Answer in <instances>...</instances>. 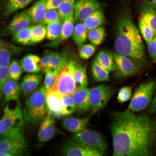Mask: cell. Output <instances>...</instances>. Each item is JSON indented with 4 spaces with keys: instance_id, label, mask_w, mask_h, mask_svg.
<instances>
[{
    "instance_id": "cell-1",
    "label": "cell",
    "mask_w": 156,
    "mask_h": 156,
    "mask_svg": "<svg viewBox=\"0 0 156 156\" xmlns=\"http://www.w3.org/2000/svg\"><path fill=\"white\" fill-rule=\"evenodd\" d=\"M114 156H148L156 146V117L127 110L112 114Z\"/></svg>"
},
{
    "instance_id": "cell-2",
    "label": "cell",
    "mask_w": 156,
    "mask_h": 156,
    "mask_svg": "<svg viewBox=\"0 0 156 156\" xmlns=\"http://www.w3.org/2000/svg\"><path fill=\"white\" fill-rule=\"evenodd\" d=\"M114 44L116 53L126 56L139 66L145 62L144 47L138 30L127 13L119 17Z\"/></svg>"
},
{
    "instance_id": "cell-3",
    "label": "cell",
    "mask_w": 156,
    "mask_h": 156,
    "mask_svg": "<svg viewBox=\"0 0 156 156\" xmlns=\"http://www.w3.org/2000/svg\"><path fill=\"white\" fill-rule=\"evenodd\" d=\"M46 90L44 85L42 86L26 99L23 112L24 120L28 123L36 124L47 115L48 110L46 101Z\"/></svg>"
},
{
    "instance_id": "cell-4",
    "label": "cell",
    "mask_w": 156,
    "mask_h": 156,
    "mask_svg": "<svg viewBox=\"0 0 156 156\" xmlns=\"http://www.w3.org/2000/svg\"><path fill=\"white\" fill-rule=\"evenodd\" d=\"M25 120L23 110L18 101L14 107L6 105L0 122L1 137H8L24 135L23 128Z\"/></svg>"
},
{
    "instance_id": "cell-5",
    "label": "cell",
    "mask_w": 156,
    "mask_h": 156,
    "mask_svg": "<svg viewBox=\"0 0 156 156\" xmlns=\"http://www.w3.org/2000/svg\"><path fill=\"white\" fill-rule=\"evenodd\" d=\"M156 88V82L150 80L139 85L135 90L127 110L132 112L142 111L151 102Z\"/></svg>"
},
{
    "instance_id": "cell-6",
    "label": "cell",
    "mask_w": 156,
    "mask_h": 156,
    "mask_svg": "<svg viewBox=\"0 0 156 156\" xmlns=\"http://www.w3.org/2000/svg\"><path fill=\"white\" fill-rule=\"evenodd\" d=\"M74 61L68 60L60 69L55 77L54 86L63 96L71 95L76 88L74 78Z\"/></svg>"
},
{
    "instance_id": "cell-7",
    "label": "cell",
    "mask_w": 156,
    "mask_h": 156,
    "mask_svg": "<svg viewBox=\"0 0 156 156\" xmlns=\"http://www.w3.org/2000/svg\"><path fill=\"white\" fill-rule=\"evenodd\" d=\"M71 139L98 150L103 154L107 146L104 137L98 132L91 129H85L75 133Z\"/></svg>"
},
{
    "instance_id": "cell-8",
    "label": "cell",
    "mask_w": 156,
    "mask_h": 156,
    "mask_svg": "<svg viewBox=\"0 0 156 156\" xmlns=\"http://www.w3.org/2000/svg\"><path fill=\"white\" fill-rule=\"evenodd\" d=\"M113 90L104 84L92 88L90 90V108L95 112L103 108L113 94Z\"/></svg>"
},
{
    "instance_id": "cell-9",
    "label": "cell",
    "mask_w": 156,
    "mask_h": 156,
    "mask_svg": "<svg viewBox=\"0 0 156 156\" xmlns=\"http://www.w3.org/2000/svg\"><path fill=\"white\" fill-rule=\"evenodd\" d=\"M26 148L27 144L25 137H0L1 156H22L25 154Z\"/></svg>"
},
{
    "instance_id": "cell-10",
    "label": "cell",
    "mask_w": 156,
    "mask_h": 156,
    "mask_svg": "<svg viewBox=\"0 0 156 156\" xmlns=\"http://www.w3.org/2000/svg\"><path fill=\"white\" fill-rule=\"evenodd\" d=\"M102 6L101 3L97 0H75L74 9L75 22H83Z\"/></svg>"
},
{
    "instance_id": "cell-11",
    "label": "cell",
    "mask_w": 156,
    "mask_h": 156,
    "mask_svg": "<svg viewBox=\"0 0 156 156\" xmlns=\"http://www.w3.org/2000/svg\"><path fill=\"white\" fill-rule=\"evenodd\" d=\"M31 22L30 17L27 11L18 14L2 31V37L12 36L18 32L29 27Z\"/></svg>"
},
{
    "instance_id": "cell-12",
    "label": "cell",
    "mask_w": 156,
    "mask_h": 156,
    "mask_svg": "<svg viewBox=\"0 0 156 156\" xmlns=\"http://www.w3.org/2000/svg\"><path fill=\"white\" fill-rule=\"evenodd\" d=\"M63 153L67 156H101L103 153L94 148L70 140L62 147Z\"/></svg>"
},
{
    "instance_id": "cell-13",
    "label": "cell",
    "mask_w": 156,
    "mask_h": 156,
    "mask_svg": "<svg viewBox=\"0 0 156 156\" xmlns=\"http://www.w3.org/2000/svg\"><path fill=\"white\" fill-rule=\"evenodd\" d=\"M63 96L54 85L49 90H46L45 96L48 112L55 118L65 116L61 103Z\"/></svg>"
},
{
    "instance_id": "cell-14",
    "label": "cell",
    "mask_w": 156,
    "mask_h": 156,
    "mask_svg": "<svg viewBox=\"0 0 156 156\" xmlns=\"http://www.w3.org/2000/svg\"><path fill=\"white\" fill-rule=\"evenodd\" d=\"M118 76L126 77L136 73L139 66L129 57L116 53L113 54Z\"/></svg>"
},
{
    "instance_id": "cell-15",
    "label": "cell",
    "mask_w": 156,
    "mask_h": 156,
    "mask_svg": "<svg viewBox=\"0 0 156 156\" xmlns=\"http://www.w3.org/2000/svg\"><path fill=\"white\" fill-rule=\"evenodd\" d=\"M55 119L47 112V115L42 120L38 134V140L40 143H44L48 142L58 133Z\"/></svg>"
},
{
    "instance_id": "cell-16",
    "label": "cell",
    "mask_w": 156,
    "mask_h": 156,
    "mask_svg": "<svg viewBox=\"0 0 156 156\" xmlns=\"http://www.w3.org/2000/svg\"><path fill=\"white\" fill-rule=\"evenodd\" d=\"M90 90L87 87H76L72 94L76 110L83 113L90 108Z\"/></svg>"
},
{
    "instance_id": "cell-17",
    "label": "cell",
    "mask_w": 156,
    "mask_h": 156,
    "mask_svg": "<svg viewBox=\"0 0 156 156\" xmlns=\"http://www.w3.org/2000/svg\"><path fill=\"white\" fill-rule=\"evenodd\" d=\"M23 50L21 47L1 39L0 43V66H8L11 57L20 54Z\"/></svg>"
},
{
    "instance_id": "cell-18",
    "label": "cell",
    "mask_w": 156,
    "mask_h": 156,
    "mask_svg": "<svg viewBox=\"0 0 156 156\" xmlns=\"http://www.w3.org/2000/svg\"><path fill=\"white\" fill-rule=\"evenodd\" d=\"M21 92L20 84L10 77L3 85L0 91L1 95L4 94L5 102L18 101Z\"/></svg>"
},
{
    "instance_id": "cell-19",
    "label": "cell",
    "mask_w": 156,
    "mask_h": 156,
    "mask_svg": "<svg viewBox=\"0 0 156 156\" xmlns=\"http://www.w3.org/2000/svg\"><path fill=\"white\" fill-rule=\"evenodd\" d=\"M42 75L28 74L24 76L20 84L21 92L24 96L29 95L34 91L41 82Z\"/></svg>"
},
{
    "instance_id": "cell-20",
    "label": "cell",
    "mask_w": 156,
    "mask_h": 156,
    "mask_svg": "<svg viewBox=\"0 0 156 156\" xmlns=\"http://www.w3.org/2000/svg\"><path fill=\"white\" fill-rule=\"evenodd\" d=\"M90 118V116L82 118L73 117H65L62 120V124L64 128L66 130L77 133L86 129Z\"/></svg>"
},
{
    "instance_id": "cell-21",
    "label": "cell",
    "mask_w": 156,
    "mask_h": 156,
    "mask_svg": "<svg viewBox=\"0 0 156 156\" xmlns=\"http://www.w3.org/2000/svg\"><path fill=\"white\" fill-rule=\"evenodd\" d=\"M48 0H38L27 11L32 22L35 24L41 23L47 10Z\"/></svg>"
},
{
    "instance_id": "cell-22",
    "label": "cell",
    "mask_w": 156,
    "mask_h": 156,
    "mask_svg": "<svg viewBox=\"0 0 156 156\" xmlns=\"http://www.w3.org/2000/svg\"><path fill=\"white\" fill-rule=\"evenodd\" d=\"M62 21L61 19L47 25V38L52 41L49 45L57 47L61 42L60 37Z\"/></svg>"
},
{
    "instance_id": "cell-23",
    "label": "cell",
    "mask_w": 156,
    "mask_h": 156,
    "mask_svg": "<svg viewBox=\"0 0 156 156\" xmlns=\"http://www.w3.org/2000/svg\"><path fill=\"white\" fill-rule=\"evenodd\" d=\"M40 59L38 56L29 54L24 56L20 60V64L24 71L36 73L41 70Z\"/></svg>"
},
{
    "instance_id": "cell-24",
    "label": "cell",
    "mask_w": 156,
    "mask_h": 156,
    "mask_svg": "<svg viewBox=\"0 0 156 156\" xmlns=\"http://www.w3.org/2000/svg\"><path fill=\"white\" fill-rule=\"evenodd\" d=\"M105 21L103 13L100 8L94 10L83 22L88 31L103 24Z\"/></svg>"
},
{
    "instance_id": "cell-25",
    "label": "cell",
    "mask_w": 156,
    "mask_h": 156,
    "mask_svg": "<svg viewBox=\"0 0 156 156\" xmlns=\"http://www.w3.org/2000/svg\"><path fill=\"white\" fill-rule=\"evenodd\" d=\"M96 60L100 64L109 71L116 70V66L113 54L109 51L102 50L97 54Z\"/></svg>"
},
{
    "instance_id": "cell-26",
    "label": "cell",
    "mask_w": 156,
    "mask_h": 156,
    "mask_svg": "<svg viewBox=\"0 0 156 156\" xmlns=\"http://www.w3.org/2000/svg\"><path fill=\"white\" fill-rule=\"evenodd\" d=\"M75 22L74 12L73 10L62 21L60 38L61 42L68 39L72 35L75 27Z\"/></svg>"
},
{
    "instance_id": "cell-27",
    "label": "cell",
    "mask_w": 156,
    "mask_h": 156,
    "mask_svg": "<svg viewBox=\"0 0 156 156\" xmlns=\"http://www.w3.org/2000/svg\"><path fill=\"white\" fill-rule=\"evenodd\" d=\"M88 31L83 22H77L75 25L72 35L73 39L79 47H81L86 42Z\"/></svg>"
},
{
    "instance_id": "cell-28",
    "label": "cell",
    "mask_w": 156,
    "mask_h": 156,
    "mask_svg": "<svg viewBox=\"0 0 156 156\" xmlns=\"http://www.w3.org/2000/svg\"><path fill=\"white\" fill-rule=\"evenodd\" d=\"M74 78L76 87H87L88 81L85 68L75 60Z\"/></svg>"
},
{
    "instance_id": "cell-29",
    "label": "cell",
    "mask_w": 156,
    "mask_h": 156,
    "mask_svg": "<svg viewBox=\"0 0 156 156\" xmlns=\"http://www.w3.org/2000/svg\"><path fill=\"white\" fill-rule=\"evenodd\" d=\"M34 0H7L5 7V13L9 16L18 10L23 8Z\"/></svg>"
},
{
    "instance_id": "cell-30",
    "label": "cell",
    "mask_w": 156,
    "mask_h": 156,
    "mask_svg": "<svg viewBox=\"0 0 156 156\" xmlns=\"http://www.w3.org/2000/svg\"><path fill=\"white\" fill-rule=\"evenodd\" d=\"M91 70L93 77L96 81H104L109 80V71L101 66L96 59L92 62Z\"/></svg>"
},
{
    "instance_id": "cell-31",
    "label": "cell",
    "mask_w": 156,
    "mask_h": 156,
    "mask_svg": "<svg viewBox=\"0 0 156 156\" xmlns=\"http://www.w3.org/2000/svg\"><path fill=\"white\" fill-rule=\"evenodd\" d=\"M45 25L41 23L30 27L31 40L33 44L41 41L46 37Z\"/></svg>"
},
{
    "instance_id": "cell-32",
    "label": "cell",
    "mask_w": 156,
    "mask_h": 156,
    "mask_svg": "<svg viewBox=\"0 0 156 156\" xmlns=\"http://www.w3.org/2000/svg\"><path fill=\"white\" fill-rule=\"evenodd\" d=\"M12 36V39L17 43L23 45L33 44L31 40L30 27L23 29Z\"/></svg>"
},
{
    "instance_id": "cell-33",
    "label": "cell",
    "mask_w": 156,
    "mask_h": 156,
    "mask_svg": "<svg viewBox=\"0 0 156 156\" xmlns=\"http://www.w3.org/2000/svg\"><path fill=\"white\" fill-rule=\"evenodd\" d=\"M105 35V28L101 26L90 31L88 33V37L92 44L97 46L100 44L104 40Z\"/></svg>"
},
{
    "instance_id": "cell-34",
    "label": "cell",
    "mask_w": 156,
    "mask_h": 156,
    "mask_svg": "<svg viewBox=\"0 0 156 156\" xmlns=\"http://www.w3.org/2000/svg\"><path fill=\"white\" fill-rule=\"evenodd\" d=\"M75 0H62L57 9L62 21L74 10Z\"/></svg>"
},
{
    "instance_id": "cell-35",
    "label": "cell",
    "mask_w": 156,
    "mask_h": 156,
    "mask_svg": "<svg viewBox=\"0 0 156 156\" xmlns=\"http://www.w3.org/2000/svg\"><path fill=\"white\" fill-rule=\"evenodd\" d=\"M139 26L141 34L147 44L154 37L151 28L147 24L141 17L139 20Z\"/></svg>"
},
{
    "instance_id": "cell-36",
    "label": "cell",
    "mask_w": 156,
    "mask_h": 156,
    "mask_svg": "<svg viewBox=\"0 0 156 156\" xmlns=\"http://www.w3.org/2000/svg\"><path fill=\"white\" fill-rule=\"evenodd\" d=\"M61 103L65 116L71 114L76 110L75 105L71 95L63 96Z\"/></svg>"
},
{
    "instance_id": "cell-37",
    "label": "cell",
    "mask_w": 156,
    "mask_h": 156,
    "mask_svg": "<svg viewBox=\"0 0 156 156\" xmlns=\"http://www.w3.org/2000/svg\"><path fill=\"white\" fill-rule=\"evenodd\" d=\"M144 21L152 29L154 36H156V12L151 10L144 12L141 16Z\"/></svg>"
},
{
    "instance_id": "cell-38",
    "label": "cell",
    "mask_w": 156,
    "mask_h": 156,
    "mask_svg": "<svg viewBox=\"0 0 156 156\" xmlns=\"http://www.w3.org/2000/svg\"><path fill=\"white\" fill-rule=\"evenodd\" d=\"M23 69L20 64L15 60H13L8 67L10 77L16 81L19 80L22 73Z\"/></svg>"
},
{
    "instance_id": "cell-39",
    "label": "cell",
    "mask_w": 156,
    "mask_h": 156,
    "mask_svg": "<svg viewBox=\"0 0 156 156\" xmlns=\"http://www.w3.org/2000/svg\"><path fill=\"white\" fill-rule=\"evenodd\" d=\"M60 19V16L57 9H47L42 23L47 25Z\"/></svg>"
},
{
    "instance_id": "cell-40",
    "label": "cell",
    "mask_w": 156,
    "mask_h": 156,
    "mask_svg": "<svg viewBox=\"0 0 156 156\" xmlns=\"http://www.w3.org/2000/svg\"><path fill=\"white\" fill-rule=\"evenodd\" d=\"M96 50L95 45L92 43L86 44L80 47L79 55L82 59L86 60L93 55Z\"/></svg>"
},
{
    "instance_id": "cell-41",
    "label": "cell",
    "mask_w": 156,
    "mask_h": 156,
    "mask_svg": "<svg viewBox=\"0 0 156 156\" xmlns=\"http://www.w3.org/2000/svg\"><path fill=\"white\" fill-rule=\"evenodd\" d=\"M132 90L130 87L126 86L121 88L119 91L117 97L118 102L123 103L128 101L132 96Z\"/></svg>"
},
{
    "instance_id": "cell-42",
    "label": "cell",
    "mask_w": 156,
    "mask_h": 156,
    "mask_svg": "<svg viewBox=\"0 0 156 156\" xmlns=\"http://www.w3.org/2000/svg\"><path fill=\"white\" fill-rule=\"evenodd\" d=\"M44 86L47 90L50 89L54 85L55 76L53 71L50 69L45 73Z\"/></svg>"
},
{
    "instance_id": "cell-43",
    "label": "cell",
    "mask_w": 156,
    "mask_h": 156,
    "mask_svg": "<svg viewBox=\"0 0 156 156\" xmlns=\"http://www.w3.org/2000/svg\"><path fill=\"white\" fill-rule=\"evenodd\" d=\"M60 55L59 53L49 51V59L51 69L54 72L57 69L59 64Z\"/></svg>"
},
{
    "instance_id": "cell-44",
    "label": "cell",
    "mask_w": 156,
    "mask_h": 156,
    "mask_svg": "<svg viewBox=\"0 0 156 156\" xmlns=\"http://www.w3.org/2000/svg\"><path fill=\"white\" fill-rule=\"evenodd\" d=\"M49 51H46L44 53L43 56L40 59V66L41 70L45 73L51 69L49 59Z\"/></svg>"
},
{
    "instance_id": "cell-45",
    "label": "cell",
    "mask_w": 156,
    "mask_h": 156,
    "mask_svg": "<svg viewBox=\"0 0 156 156\" xmlns=\"http://www.w3.org/2000/svg\"><path fill=\"white\" fill-rule=\"evenodd\" d=\"M147 44L150 56L153 61L156 63V36Z\"/></svg>"
},
{
    "instance_id": "cell-46",
    "label": "cell",
    "mask_w": 156,
    "mask_h": 156,
    "mask_svg": "<svg viewBox=\"0 0 156 156\" xmlns=\"http://www.w3.org/2000/svg\"><path fill=\"white\" fill-rule=\"evenodd\" d=\"M10 78L8 66H0V89L6 81Z\"/></svg>"
},
{
    "instance_id": "cell-47",
    "label": "cell",
    "mask_w": 156,
    "mask_h": 156,
    "mask_svg": "<svg viewBox=\"0 0 156 156\" xmlns=\"http://www.w3.org/2000/svg\"><path fill=\"white\" fill-rule=\"evenodd\" d=\"M62 0H48L47 3V9H57Z\"/></svg>"
},
{
    "instance_id": "cell-48",
    "label": "cell",
    "mask_w": 156,
    "mask_h": 156,
    "mask_svg": "<svg viewBox=\"0 0 156 156\" xmlns=\"http://www.w3.org/2000/svg\"><path fill=\"white\" fill-rule=\"evenodd\" d=\"M150 105L149 113L151 115L156 114V92L152 99Z\"/></svg>"
},
{
    "instance_id": "cell-49",
    "label": "cell",
    "mask_w": 156,
    "mask_h": 156,
    "mask_svg": "<svg viewBox=\"0 0 156 156\" xmlns=\"http://www.w3.org/2000/svg\"><path fill=\"white\" fill-rule=\"evenodd\" d=\"M151 1L152 4L156 6V0H152Z\"/></svg>"
}]
</instances>
